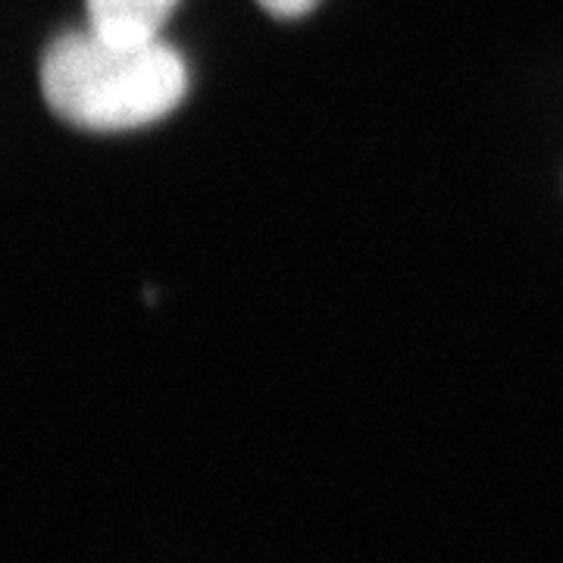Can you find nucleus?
<instances>
[{
    "instance_id": "1",
    "label": "nucleus",
    "mask_w": 563,
    "mask_h": 563,
    "mask_svg": "<svg viewBox=\"0 0 563 563\" xmlns=\"http://www.w3.org/2000/svg\"><path fill=\"white\" fill-rule=\"evenodd\" d=\"M47 107L88 132H129L169 117L188 91V69L161 38L125 41L66 32L41 63Z\"/></svg>"
},
{
    "instance_id": "2",
    "label": "nucleus",
    "mask_w": 563,
    "mask_h": 563,
    "mask_svg": "<svg viewBox=\"0 0 563 563\" xmlns=\"http://www.w3.org/2000/svg\"><path fill=\"white\" fill-rule=\"evenodd\" d=\"M88 25L101 35L125 41L161 38L179 0H85Z\"/></svg>"
},
{
    "instance_id": "3",
    "label": "nucleus",
    "mask_w": 563,
    "mask_h": 563,
    "mask_svg": "<svg viewBox=\"0 0 563 563\" xmlns=\"http://www.w3.org/2000/svg\"><path fill=\"white\" fill-rule=\"evenodd\" d=\"M257 3L279 20H298V16H307L320 0H257Z\"/></svg>"
}]
</instances>
